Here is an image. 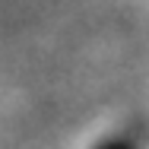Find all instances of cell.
Returning <instances> with one entry per match:
<instances>
[{"mask_svg": "<svg viewBox=\"0 0 149 149\" xmlns=\"http://www.w3.org/2000/svg\"><path fill=\"white\" fill-rule=\"evenodd\" d=\"M95 149H143V143H140V136L133 130H114L105 140H98Z\"/></svg>", "mask_w": 149, "mask_h": 149, "instance_id": "cell-1", "label": "cell"}]
</instances>
